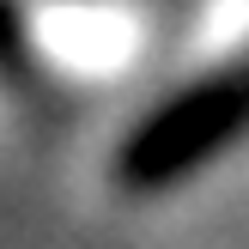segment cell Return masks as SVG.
<instances>
[{"label": "cell", "instance_id": "cell-1", "mask_svg": "<svg viewBox=\"0 0 249 249\" xmlns=\"http://www.w3.org/2000/svg\"><path fill=\"white\" fill-rule=\"evenodd\" d=\"M249 116V85H201L182 104H170L164 116H152L128 146H122V182H170L177 170L201 164L219 140L243 128Z\"/></svg>", "mask_w": 249, "mask_h": 249}]
</instances>
